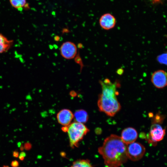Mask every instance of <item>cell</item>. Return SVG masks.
<instances>
[{"label":"cell","instance_id":"6da1fadb","mask_svg":"<svg viewBox=\"0 0 167 167\" xmlns=\"http://www.w3.org/2000/svg\"><path fill=\"white\" fill-rule=\"evenodd\" d=\"M127 146L121 137L111 135L104 140L98 151L107 167H119L127 161Z\"/></svg>","mask_w":167,"mask_h":167},{"label":"cell","instance_id":"7a4b0ae2","mask_svg":"<svg viewBox=\"0 0 167 167\" xmlns=\"http://www.w3.org/2000/svg\"><path fill=\"white\" fill-rule=\"evenodd\" d=\"M99 82L102 92L97 102L99 110L109 116H113L121 108L117 98L118 94L117 88L120 85L117 81L112 83L108 79Z\"/></svg>","mask_w":167,"mask_h":167},{"label":"cell","instance_id":"3957f363","mask_svg":"<svg viewBox=\"0 0 167 167\" xmlns=\"http://www.w3.org/2000/svg\"><path fill=\"white\" fill-rule=\"evenodd\" d=\"M89 131V129L84 124L77 122L67 126L70 147L72 148L78 147L79 142Z\"/></svg>","mask_w":167,"mask_h":167},{"label":"cell","instance_id":"277c9868","mask_svg":"<svg viewBox=\"0 0 167 167\" xmlns=\"http://www.w3.org/2000/svg\"><path fill=\"white\" fill-rule=\"evenodd\" d=\"M145 152L144 147L139 143L134 142L127 145V154L128 158L133 161L140 160Z\"/></svg>","mask_w":167,"mask_h":167},{"label":"cell","instance_id":"5b68a950","mask_svg":"<svg viewBox=\"0 0 167 167\" xmlns=\"http://www.w3.org/2000/svg\"><path fill=\"white\" fill-rule=\"evenodd\" d=\"M165 134V129L159 124H153L147 135V139L149 143L154 145L157 142L162 140Z\"/></svg>","mask_w":167,"mask_h":167},{"label":"cell","instance_id":"8992f818","mask_svg":"<svg viewBox=\"0 0 167 167\" xmlns=\"http://www.w3.org/2000/svg\"><path fill=\"white\" fill-rule=\"evenodd\" d=\"M60 52L61 56L64 58L71 59L77 55V47L75 43L71 41H66L61 45Z\"/></svg>","mask_w":167,"mask_h":167},{"label":"cell","instance_id":"52a82bcc","mask_svg":"<svg viewBox=\"0 0 167 167\" xmlns=\"http://www.w3.org/2000/svg\"><path fill=\"white\" fill-rule=\"evenodd\" d=\"M151 81L156 88H163L167 86V73L163 70H158L152 74Z\"/></svg>","mask_w":167,"mask_h":167},{"label":"cell","instance_id":"ba28073f","mask_svg":"<svg viewBox=\"0 0 167 167\" xmlns=\"http://www.w3.org/2000/svg\"><path fill=\"white\" fill-rule=\"evenodd\" d=\"M101 27L105 30H109L113 28L116 24V19L112 14L107 13L103 15L99 20Z\"/></svg>","mask_w":167,"mask_h":167},{"label":"cell","instance_id":"9c48e42d","mask_svg":"<svg viewBox=\"0 0 167 167\" xmlns=\"http://www.w3.org/2000/svg\"><path fill=\"white\" fill-rule=\"evenodd\" d=\"M57 118L59 124L64 126H67L71 123L74 114L69 109H63L58 112Z\"/></svg>","mask_w":167,"mask_h":167},{"label":"cell","instance_id":"30bf717a","mask_svg":"<svg viewBox=\"0 0 167 167\" xmlns=\"http://www.w3.org/2000/svg\"><path fill=\"white\" fill-rule=\"evenodd\" d=\"M137 137L138 133L136 130L129 127L122 131L121 138L123 142L128 145L135 142Z\"/></svg>","mask_w":167,"mask_h":167},{"label":"cell","instance_id":"8fae6325","mask_svg":"<svg viewBox=\"0 0 167 167\" xmlns=\"http://www.w3.org/2000/svg\"><path fill=\"white\" fill-rule=\"evenodd\" d=\"M74 117L76 122L83 124L86 122L88 118L87 112L83 109L76 110L74 113Z\"/></svg>","mask_w":167,"mask_h":167},{"label":"cell","instance_id":"7c38bea8","mask_svg":"<svg viewBox=\"0 0 167 167\" xmlns=\"http://www.w3.org/2000/svg\"><path fill=\"white\" fill-rule=\"evenodd\" d=\"M13 41L8 40L0 33V53L6 52L12 44Z\"/></svg>","mask_w":167,"mask_h":167},{"label":"cell","instance_id":"4fadbf2b","mask_svg":"<svg viewBox=\"0 0 167 167\" xmlns=\"http://www.w3.org/2000/svg\"><path fill=\"white\" fill-rule=\"evenodd\" d=\"M71 167H92L89 160L80 159L74 161Z\"/></svg>","mask_w":167,"mask_h":167},{"label":"cell","instance_id":"5bb4252c","mask_svg":"<svg viewBox=\"0 0 167 167\" xmlns=\"http://www.w3.org/2000/svg\"><path fill=\"white\" fill-rule=\"evenodd\" d=\"M10 2L12 6L18 9H22L24 7H27L26 0H10Z\"/></svg>","mask_w":167,"mask_h":167},{"label":"cell","instance_id":"9a60e30c","mask_svg":"<svg viewBox=\"0 0 167 167\" xmlns=\"http://www.w3.org/2000/svg\"><path fill=\"white\" fill-rule=\"evenodd\" d=\"M156 60L159 63L167 65V51L158 56Z\"/></svg>","mask_w":167,"mask_h":167},{"label":"cell","instance_id":"2e32d148","mask_svg":"<svg viewBox=\"0 0 167 167\" xmlns=\"http://www.w3.org/2000/svg\"><path fill=\"white\" fill-rule=\"evenodd\" d=\"M164 118L163 115H161L158 113H157L153 118L152 120L153 124L161 123L163 122Z\"/></svg>","mask_w":167,"mask_h":167},{"label":"cell","instance_id":"e0dca14e","mask_svg":"<svg viewBox=\"0 0 167 167\" xmlns=\"http://www.w3.org/2000/svg\"><path fill=\"white\" fill-rule=\"evenodd\" d=\"M11 165L12 167H18L19 165V163L17 161L14 160L12 161Z\"/></svg>","mask_w":167,"mask_h":167},{"label":"cell","instance_id":"ac0fdd59","mask_svg":"<svg viewBox=\"0 0 167 167\" xmlns=\"http://www.w3.org/2000/svg\"><path fill=\"white\" fill-rule=\"evenodd\" d=\"M13 156L15 157H17L19 155V152L17 151H15L13 153Z\"/></svg>","mask_w":167,"mask_h":167},{"label":"cell","instance_id":"d6986e66","mask_svg":"<svg viewBox=\"0 0 167 167\" xmlns=\"http://www.w3.org/2000/svg\"><path fill=\"white\" fill-rule=\"evenodd\" d=\"M19 156L25 157L26 156V153L24 152H21L19 154Z\"/></svg>","mask_w":167,"mask_h":167},{"label":"cell","instance_id":"ffe728a7","mask_svg":"<svg viewBox=\"0 0 167 167\" xmlns=\"http://www.w3.org/2000/svg\"><path fill=\"white\" fill-rule=\"evenodd\" d=\"M59 39L60 37L58 36H56L54 37V39L56 41H59Z\"/></svg>","mask_w":167,"mask_h":167},{"label":"cell","instance_id":"44dd1931","mask_svg":"<svg viewBox=\"0 0 167 167\" xmlns=\"http://www.w3.org/2000/svg\"><path fill=\"white\" fill-rule=\"evenodd\" d=\"M153 3H157L160 2L161 0H152Z\"/></svg>","mask_w":167,"mask_h":167},{"label":"cell","instance_id":"7402d4cb","mask_svg":"<svg viewBox=\"0 0 167 167\" xmlns=\"http://www.w3.org/2000/svg\"><path fill=\"white\" fill-rule=\"evenodd\" d=\"M19 159L20 160H23L24 159V157L23 156H19Z\"/></svg>","mask_w":167,"mask_h":167},{"label":"cell","instance_id":"603a6c76","mask_svg":"<svg viewBox=\"0 0 167 167\" xmlns=\"http://www.w3.org/2000/svg\"><path fill=\"white\" fill-rule=\"evenodd\" d=\"M21 145V143H20L19 142L18 143V146L19 147Z\"/></svg>","mask_w":167,"mask_h":167},{"label":"cell","instance_id":"cb8c5ba5","mask_svg":"<svg viewBox=\"0 0 167 167\" xmlns=\"http://www.w3.org/2000/svg\"><path fill=\"white\" fill-rule=\"evenodd\" d=\"M3 167H9L7 165H4Z\"/></svg>","mask_w":167,"mask_h":167}]
</instances>
